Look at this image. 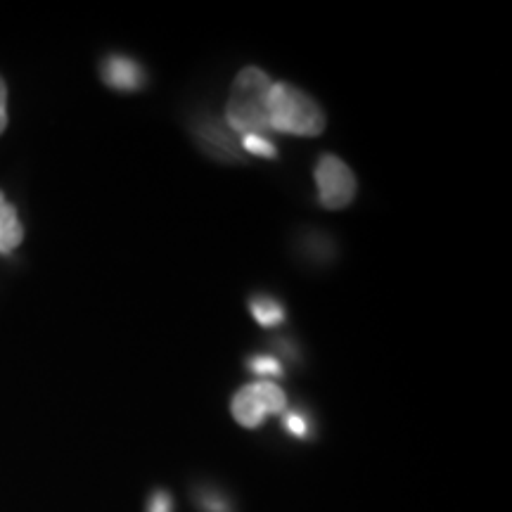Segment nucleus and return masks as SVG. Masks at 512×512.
I'll return each instance as SVG.
<instances>
[{
    "label": "nucleus",
    "mask_w": 512,
    "mask_h": 512,
    "mask_svg": "<svg viewBox=\"0 0 512 512\" xmlns=\"http://www.w3.org/2000/svg\"><path fill=\"white\" fill-rule=\"evenodd\" d=\"M285 425L294 437H306V434H309V425H306V420L299 413H287Z\"/></svg>",
    "instance_id": "nucleus-11"
},
{
    "label": "nucleus",
    "mask_w": 512,
    "mask_h": 512,
    "mask_svg": "<svg viewBox=\"0 0 512 512\" xmlns=\"http://www.w3.org/2000/svg\"><path fill=\"white\" fill-rule=\"evenodd\" d=\"M242 147H245L247 152H252V155H256V157L273 159L275 155H278L275 145L266 136H242Z\"/></svg>",
    "instance_id": "nucleus-9"
},
{
    "label": "nucleus",
    "mask_w": 512,
    "mask_h": 512,
    "mask_svg": "<svg viewBox=\"0 0 512 512\" xmlns=\"http://www.w3.org/2000/svg\"><path fill=\"white\" fill-rule=\"evenodd\" d=\"M249 368H252V373H256V375H280L283 373V370H280V363L275 361L273 356L249 358Z\"/></svg>",
    "instance_id": "nucleus-10"
},
{
    "label": "nucleus",
    "mask_w": 512,
    "mask_h": 512,
    "mask_svg": "<svg viewBox=\"0 0 512 512\" xmlns=\"http://www.w3.org/2000/svg\"><path fill=\"white\" fill-rule=\"evenodd\" d=\"M202 145L209 147V152L214 157L223 159H238L240 162V150L233 140V131H230L228 124H221V121H207V126H202Z\"/></svg>",
    "instance_id": "nucleus-6"
},
{
    "label": "nucleus",
    "mask_w": 512,
    "mask_h": 512,
    "mask_svg": "<svg viewBox=\"0 0 512 512\" xmlns=\"http://www.w3.org/2000/svg\"><path fill=\"white\" fill-rule=\"evenodd\" d=\"M147 512H171V498L166 496L164 491H157V494L152 496Z\"/></svg>",
    "instance_id": "nucleus-13"
},
{
    "label": "nucleus",
    "mask_w": 512,
    "mask_h": 512,
    "mask_svg": "<svg viewBox=\"0 0 512 512\" xmlns=\"http://www.w3.org/2000/svg\"><path fill=\"white\" fill-rule=\"evenodd\" d=\"M273 81L259 67H245L238 74L230 91L226 124L233 133L242 136H264L268 126V91Z\"/></svg>",
    "instance_id": "nucleus-1"
},
{
    "label": "nucleus",
    "mask_w": 512,
    "mask_h": 512,
    "mask_svg": "<svg viewBox=\"0 0 512 512\" xmlns=\"http://www.w3.org/2000/svg\"><path fill=\"white\" fill-rule=\"evenodd\" d=\"M287 408V396L280 387L271 382H256L242 387L238 394L233 396L230 403V413L247 430H254L264 422L268 415L283 413Z\"/></svg>",
    "instance_id": "nucleus-3"
},
{
    "label": "nucleus",
    "mask_w": 512,
    "mask_h": 512,
    "mask_svg": "<svg viewBox=\"0 0 512 512\" xmlns=\"http://www.w3.org/2000/svg\"><path fill=\"white\" fill-rule=\"evenodd\" d=\"M252 316L256 323L264 325V328H275V325L283 323L285 311H283V306H280L271 297H254L252 299Z\"/></svg>",
    "instance_id": "nucleus-8"
},
{
    "label": "nucleus",
    "mask_w": 512,
    "mask_h": 512,
    "mask_svg": "<svg viewBox=\"0 0 512 512\" xmlns=\"http://www.w3.org/2000/svg\"><path fill=\"white\" fill-rule=\"evenodd\" d=\"M318 200L325 209L349 207L356 195V178L339 157L323 155L316 164Z\"/></svg>",
    "instance_id": "nucleus-4"
},
{
    "label": "nucleus",
    "mask_w": 512,
    "mask_h": 512,
    "mask_svg": "<svg viewBox=\"0 0 512 512\" xmlns=\"http://www.w3.org/2000/svg\"><path fill=\"white\" fill-rule=\"evenodd\" d=\"M268 126L287 136H320L325 114L318 102L290 83H273L268 91Z\"/></svg>",
    "instance_id": "nucleus-2"
},
{
    "label": "nucleus",
    "mask_w": 512,
    "mask_h": 512,
    "mask_svg": "<svg viewBox=\"0 0 512 512\" xmlns=\"http://www.w3.org/2000/svg\"><path fill=\"white\" fill-rule=\"evenodd\" d=\"M24 226L19 221L15 204L5 200L3 190H0V254H10L22 245Z\"/></svg>",
    "instance_id": "nucleus-7"
},
{
    "label": "nucleus",
    "mask_w": 512,
    "mask_h": 512,
    "mask_svg": "<svg viewBox=\"0 0 512 512\" xmlns=\"http://www.w3.org/2000/svg\"><path fill=\"white\" fill-rule=\"evenodd\" d=\"M8 128V86L0 79V136Z\"/></svg>",
    "instance_id": "nucleus-12"
},
{
    "label": "nucleus",
    "mask_w": 512,
    "mask_h": 512,
    "mask_svg": "<svg viewBox=\"0 0 512 512\" xmlns=\"http://www.w3.org/2000/svg\"><path fill=\"white\" fill-rule=\"evenodd\" d=\"M102 79L107 81V86L117 88V91H138V88H143L145 74L140 64L128 60V57L114 55L107 57L105 64H102Z\"/></svg>",
    "instance_id": "nucleus-5"
}]
</instances>
